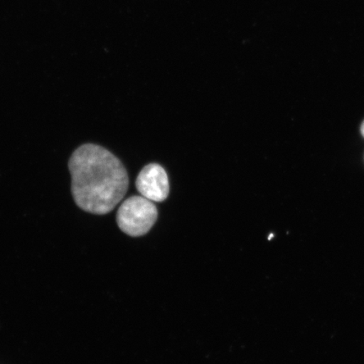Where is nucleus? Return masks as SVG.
Wrapping results in <instances>:
<instances>
[{
	"mask_svg": "<svg viewBox=\"0 0 364 364\" xmlns=\"http://www.w3.org/2000/svg\"><path fill=\"white\" fill-rule=\"evenodd\" d=\"M158 210L156 205L143 196H133L122 203L117 215L121 230L133 237L146 235L156 224Z\"/></svg>",
	"mask_w": 364,
	"mask_h": 364,
	"instance_id": "f03ea898",
	"label": "nucleus"
},
{
	"mask_svg": "<svg viewBox=\"0 0 364 364\" xmlns=\"http://www.w3.org/2000/svg\"><path fill=\"white\" fill-rule=\"evenodd\" d=\"M361 133L362 135L364 136V122H363V124L361 126Z\"/></svg>",
	"mask_w": 364,
	"mask_h": 364,
	"instance_id": "20e7f679",
	"label": "nucleus"
},
{
	"mask_svg": "<svg viewBox=\"0 0 364 364\" xmlns=\"http://www.w3.org/2000/svg\"><path fill=\"white\" fill-rule=\"evenodd\" d=\"M73 198L84 211L102 215L110 213L129 189L124 164L100 145L86 144L73 153L68 162Z\"/></svg>",
	"mask_w": 364,
	"mask_h": 364,
	"instance_id": "f257e3e1",
	"label": "nucleus"
},
{
	"mask_svg": "<svg viewBox=\"0 0 364 364\" xmlns=\"http://www.w3.org/2000/svg\"><path fill=\"white\" fill-rule=\"evenodd\" d=\"M136 188L150 201H165L170 193L169 178L165 169L153 163L143 168L136 180Z\"/></svg>",
	"mask_w": 364,
	"mask_h": 364,
	"instance_id": "7ed1b4c3",
	"label": "nucleus"
}]
</instances>
